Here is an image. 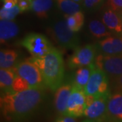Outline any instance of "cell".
<instances>
[{"label":"cell","instance_id":"cell-21","mask_svg":"<svg viewBox=\"0 0 122 122\" xmlns=\"http://www.w3.org/2000/svg\"><path fill=\"white\" fill-rule=\"evenodd\" d=\"M67 26L73 32H78L84 24V15L81 11H79L72 15H65Z\"/></svg>","mask_w":122,"mask_h":122},{"label":"cell","instance_id":"cell-16","mask_svg":"<svg viewBox=\"0 0 122 122\" xmlns=\"http://www.w3.org/2000/svg\"><path fill=\"white\" fill-rule=\"evenodd\" d=\"M19 32L17 24L13 20L1 19L0 21V41L1 44L5 43L15 37Z\"/></svg>","mask_w":122,"mask_h":122},{"label":"cell","instance_id":"cell-23","mask_svg":"<svg viewBox=\"0 0 122 122\" xmlns=\"http://www.w3.org/2000/svg\"><path fill=\"white\" fill-rule=\"evenodd\" d=\"M20 13H21V11L18 8V5L10 9L4 8L3 7L0 10V18L1 19L13 20L18 14Z\"/></svg>","mask_w":122,"mask_h":122},{"label":"cell","instance_id":"cell-1","mask_svg":"<svg viewBox=\"0 0 122 122\" xmlns=\"http://www.w3.org/2000/svg\"><path fill=\"white\" fill-rule=\"evenodd\" d=\"M45 88L1 94V111L5 122H26L35 113L45 98Z\"/></svg>","mask_w":122,"mask_h":122},{"label":"cell","instance_id":"cell-14","mask_svg":"<svg viewBox=\"0 0 122 122\" xmlns=\"http://www.w3.org/2000/svg\"><path fill=\"white\" fill-rule=\"evenodd\" d=\"M102 21L113 35L122 37V22L119 12L108 8L103 12Z\"/></svg>","mask_w":122,"mask_h":122},{"label":"cell","instance_id":"cell-24","mask_svg":"<svg viewBox=\"0 0 122 122\" xmlns=\"http://www.w3.org/2000/svg\"><path fill=\"white\" fill-rule=\"evenodd\" d=\"M30 89L26 81L20 77L16 75L12 87V92H22Z\"/></svg>","mask_w":122,"mask_h":122},{"label":"cell","instance_id":"cell-32","mask_svg":"<svg viewBox=\"0 0 122 122\" xmlns=\"http://www.w3.org/2000/svg\"><path fill=\"white\" fill-rule=\"evenodd\" d=\"M73 1H75V2H76V3H78V4L81 3V1H83V0H73Z\"/></svg>","mask_w":122,"mask_h":122},{"label":"cell","instance_id":"cell-33","mask_svg":"<svg viewBox=\"0 0 122 122\" xmlns=\"http://www.w3.org/2000/svg\"><path fill=\"white\" fill-rule=\"evenodd\" d=\"M119 15H120V17H121V19H122V12H119Z\"/></svg>","mask_w":122,"mask_h":122},{"label":"cell","instance_id":"cell-9","mask_svg":"<svg viewBox=\"0 0 122 122\" xmlns=\"http://www.w3.org/2000/svg\"><path fill=\"white\" fill-rule=\"evenodd\" d=\"M86 96L83 90L73 86L67 103L66 116L74 118L83 116L84 111L87 107Z\"/></svg>","mask_w":122,"mask_h":122},{"label":"cell","instance_id":"cell-26","mask_svg":"<svg viewBox=\"0 0 122 122\" xmlns=\"http://www.w3.org/2000/svg\"><path fill=\"white\" fill-rule=\"evenodd\" d=\"M108 8L117 12L122 11V0H107Z\"/></svg>","mask_w":122,"mask_h":122},{"label":"cell","instance_id":"cell-27","mask_svg":"<svg viewBox=\"0 0 122 122\" xmlns=\"http://www.w3.org/2000/svg\"><path fill=\"white\" fill-rule=\"evenodd\" d=\"M32 0H18V6L20 8L21 13L31 10Z\"/></svg>","mask_w":122,"mask_h":122},{"label":"cell","instance_id":"cell-20","mask_svg":"<svg viewBox=\"0 0 122 122\" xmlns=\"http://www.w3.org/2000/svg\"><path fill=\"white\" fill-rule=\"evenodd\" d=\"M18 57V53L13 50H1L0 66L1 69H9L15 66Z\"/></svg>","mask_w":122,"mask_h":122},{"label":"cell","instance_id":"cell-4","mask_svg":"<svg viewBox=\"0 0 122 122\" xmlns=\"http://www.w3.org/2000/svg\"><path fill=\"white\" fill-rule=\"evenodd\" d=\"M94 64L105 72L110 82L113 84L122 75V55L113 56L99 52Z\"/></svg>","mask_w":122,"mask_h":122},{"label":"cell","instance_id":"cell-34","mask_svg":"<svg viewBox=\"0 0 122 122\" xmlns=\"http://www.w3.org/2000/svg\"><path fill=\"white\" fill-rule=\"evenodd\" d=\"M1 1H2V0H1Z\"/></svg>","mask_w":122,"mask_h":122},{"label":"cell","instance_id":"cell-12","mask_svg":"<svg viewBox=\"0 0 122 122\" xmlns=\"http://www.w3.org/2000/svg\"><path fill=\"white\" fill-rule=\"evenodd\" d=\"M98 52L108 55H122V37L111 35L96 44Z\"/></svg>","mask_w":122,"mask_h":122},{"label":"cell","instance_id":"cell-10","mask_svg":"<svg viewBox=\"0 0 122 122\" xmlns=\"http://www.w3.org/2000/svg\"><path fill=\"white\" fill-rule=\"evenodd\" d=\"M105 122H122V91L116 90L110 94Z\"/></svg>","mask_w":122,"mask_h":122},{"label":"cell","instance_id":"cell-18","mask_svg":"<svg viewBox=\"0 0 122 122\" xmlns=\"http://www.w3.org/2000/svg\"><path fill=\"white\" fill-rule=\"evenodd\" d=\"M53 5V0H32L31 10L40 19L48 17Z\"/></svg>","mask_w":122,"mask_h":122},{"label":"cell","instance_id":"cell-19","mask_svg":"<svg viewBox=\"0 0 122 122\" xmlns=\"http://www.w3.org/2000/svg\"><path fill=\"white\" fill-rule=\"evenodd\" d=\"M88 29L91 35L97 39H103L108 36L113 35L102 21L98 20H93L89 22Z\"/></svg>","mask_w":122,"mask_h":122},{"label":"cell","instance_id":"cell-11","mask_svg":"<svg viewBox=\"0 0 122 122\" xmlns=\"http://www.w3.org/2000/svg\"><path fill=\"white\" fill-rule=\"evenodd\" d=\"M109 96L105 95L96 98L91 105L86 107L83 116L96 122H105Z\"/></svg>","mask_w":122,"mask_h":122},{"label":"cell","instance_id":"cell-30","mask_svg":"<svg viewBox=\"0 0 122 122\" xmlns=\"http://www.w3.org/2000/svg\"><path fill=\"white\" fill-rule=\"evenodd\" d=\"M114 86L115 87V90L118 91H122V75L120 76V77L114 83Z\"/></svg>","mask_w":122,"mask_h":122},{"label":"cell","instance_id":"cell-7","mask_svg":"<svg viewBox=\"0 0 122 122\" xmlns=\"http://www.w3.org/2000/svg\"><path fill=\"white\" fill-rule=\"evenodd\" d=\"M109 83V79L106 73L95 65L90 79L84 89L85 94L86 95H90L96 98L110 95Z\"/></svg>","mask_w":122,"mask_h":122},{"label":"cell","instance_id":"cell-25","mask_svg":"<svg viewBox=\"0 0 122 122\" xmlns=\"http://www.w3.org/2000/svg\"><path fill=\"white\" fill-rule=\"evenodd\" d=\"M105 0H83L84 7L90 10H96L104 4Z\"/></svg>","mask_w":122,"mask_h":122},{"label":"cell","instance_id":"cell-31","mask_svg":"<svg viewBox=\"0 0 122 122\" xmlns=\"http://www.w3.org/2000/svg\"><path fill=\"white\" fill-rule=\"evenodd\" d=\"M83 122H96L95 121H93V120H91V119H87L86 120H85V121H83Z\"/></svg>","mask_w":122,"mask_h":122},{"label":"cell","instance_id":"cell-28","mask_svg":"<svg viewBox=\"0 0 122 122\" xmlns=\"http://www.w3.org/2000/svg\"><path fill=\"white\" fill-rule=\"evenodd\" d=\"M3 7L4 8L10 9L17 5L18 0H2Z\"/></svg>","mask_w":122,"mask_h":122},{"label":"cell","instance_id":"cell-3","mask_svg":"<svg viewBox=\"0 0 122 122\" xmlns=\"http://www.w3.org/2000/svg\"><path fill=\"white\" fill-rule=\"evenodd\" d=\"M49 33L54 41L63 49L75 50L79 47L80 40L78 35L70 29L65 20L56 21L49 28Z\"/></svg>","mask_w":122,"mask_h":122},{"label":"cell","instance_id":"cell-5","mask_svg":"<svg viewBox=\"0 0 122 122\" xmlns=\"http://www.w3.org/2000/svg\"><path fill=\"white\" fill-rule=\"evenodd\" d=\"M20 44L30 53L33 57H42L54 47L45 35L31 33L26 35L20 41Z\"/></svg>","mask_w":122,"mask_h":122},{"label":"cell","instance_id":"cell-8","mask_svg":"<svg viewBox=\"0 0 122 122\" xmlns=\"http://www.w3.org/2000/svg\"><path fill=\"white\" fill-rule=\"evenodd\" d=\"M98 53L96 44H87L75 50L73 54L68 60V66L70 69H78L90 65L94 62Z\"/></svg>","mask_w":122,"mask_h":122},{"label":"cell","instance_id":"cell-22","mask_svg":"<svg viewBox=\"0 0 122 122\" xmlns=\"http://www.w3.org/2000/svg\"><path fill=\"white\" fill-rule=\"evenodd\" d=\"M58 8L65 15H72L81 11V5L73 0H54Z\"/></svg>","mask_w":122,"mask_h":122},{"label":"cell","instance_id":"cell-2","mask_svg":"<svg viewBox=\"0 0 122 122\" xmlns=\"http://www.w3.org/2000/svg\"><path fill=\"white\" fill-rule=\"evenodd\" d=\"M29 59L39 68L46 87L56 91L62 85L65 74L62 53L54 47L44 56Z\"/></svg>","mask_w":122,"mask_h":122},{"label":"cell","instance_id":"cell-17","mask_svg":"<svg viewBox=\"0 0 122 122\" xmlns=\"http://www.w3.org/2000/svg\"><path fill=\"white\" fill-rule=\"evenodd\" d=\"M16 77L15 66L9 69H1L0 70V87L1 94L12 92V87L14 81Z\"/></svg>","mask_w":122,"mask_h":122},{"label":"cell","instance_id":"cell-13","mask_svg":"<svg viewBox=\"0 0 122 122\" xmlns=\"http://www.w3.org/2000/svg\"><path fill=\"white\" fill-rule=\"evenodd\" d=\"M72 84L61 85L56 90L54 96V105L58 113L61 116H66L67 103L71 92L72 90Z\"/></svg>","mask_w":122,"mask_h":122},{"label":"cell","instance_id":"cell-15","mask_svg":"<svg viewBox=\"0 0 122 122\" xmlns=\"http://www.w3.org/2000/svg\"><path fill=\"white\" fill-rule=\"evenodd\" d=\"M94 67L95 64L94 62L90 65L78 68L75 73L72 86L78 89L84 90Z\"/></svg>","mask_w":122,"mask_h":122},{"label":"cell","instance_id":"cell-6","mask_svg":"<svg viewBox=\"0 0 122 122\" xmlns=\"http://www.w3.org/2000/svg\"><path fill=\"white\" fill-rule=\"evenodd\" d=\"M15 69L16 75L23 79L30 89L46 87L39 68L29 58L16 64Z\"/></svg>","mask_w":122,"mask_h":122},{"label":"cell","instance_id":"cell-29","mask_svg":"<svg viewBox=\"0 0 122 122\" xmlns=\"http://www.w3.org/2000/svg\"><path fill=\"white\" fill-rule=\"evenodd\" d=\"M56 122H76L74 117L70 116H62L61 117L58 119Z\"/></svg>","mask_w":122,"mask_h":122}]
</instances>
